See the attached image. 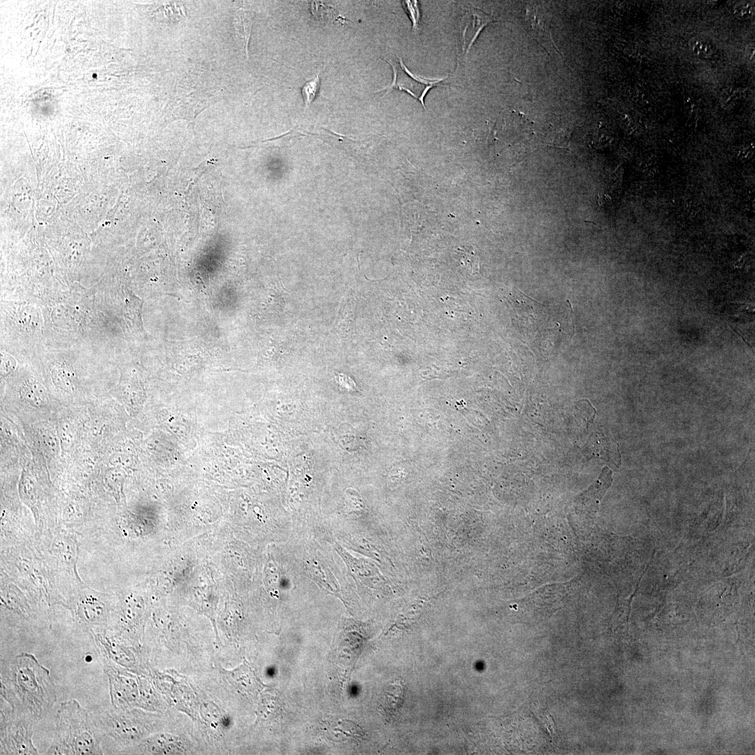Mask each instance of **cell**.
Returning <instances> with one entry per match:
<instances>
[{
    "label": "cell",
    "mask_w": 755,
    "mask_h": 755,
    "mask_svg": "<svg viewBox=\"0 0 755 755\" xmlns=\"http://www.w3.org/2000/svg\"><path fill=\"white\" fill-rule=\"evenodd\" d=\"M0 693L10 709L36 721L43 719L57 700L49 670L36 656L22 652L1 670Z\"/></svg>",
    "instance_id": "6da1fadb"
},
{
    "label": "cell",
    "mask_w": 755,
    "mask_h": 755,
    "mask_svg": "<svg viewBox=\"0 0 755 755\" xmlns=\"http://www.w3.org/2000/svg\"><path fill=\"white\" fill-rule=\"evenodd\" d=\"M50 755L103 754L100 733L90 714L76 699L62 702L57 710Z\"/></svg>",
    "instance_id": "7a4b0ae2"
},
{
    "label": "cell",
    "mask_w": 755,
    "mask_h": 755,
    "mask_svg": "<svg viewBox=\"0 0 755 755\" xmlns=\"http://www.w3.org/2000/svg\"><path fill=\"white\" fill-rule=\"evenodd\" d=\"M100 734L111 738L120 745L137 742L154 728L150 715L128 709L105 708L90 713Z\"/></svg>",
    "instance_id": "3957f363"
},
{
    "label": "cell",
    "mask_w": 755,
    "mask_h": 755,
    "mask_svg": "<svg viewBox=\"0 0 755 755\" xmlns=\"http://www.w3.org/2000/svg\"><path fill=\"white\" fill-rule=\"evenodd\" d=\"M64 606L70 610L77 625L89 633L108 628L114 611L107 594L90 589L67 598Z\"/></svg>",
    "instance_id": "277c9868"
},
{
    "label": "cell",
    "mask_w": 755,
    "mask_h": 755,
    "mask_svg": "<svg viewBox=\"0 0 755 755\" xmlns=\"http://www.w3.org/2000/svg\"><path fill=\"white\" fill-rule=\"evenodd\" d=\"M38 721L10 709H1L0 754H38L33 734Z\"/></svg>",
    "instance_id": "5b68a950"
},
{
    "label": "cell",
    "mask_w": 755,
    "mask_h": 755,
    "mask_svg": "<svg viewBox=\"0 0 755 755\" xmlns=\"http://www.w3.org/2000/svg\"><path fill=\"white\" fill-rule=\"evenodd\" d=\"M101 656L103 665L117 669L139 673L141 665L134 649L108 628L91 633Z\"/></svg>",
    "instance_id": "8992f818"
},
{
    "label": "cell",
    "mask_w": 755,
    "mask_h": 755,
    "mask_svg": "<svg viewBox=\"0 0 755 755\" xmlns=\"http://www.w3.org/2000/svg\"><path fill=\"white\" fill-rule=\"evenodd\" d=\"M103 672L108 680L113 707L123 710L137 707L139 698L138 677L109 665H103Z\"/></svg>",
    "instance_id": "52a82bcc"
},
{
    "label": "cell",
    "mask_w": 755,
    "mask_h": 755,
    "mask_svg": "<svg viewBox=\"0 0 755 755\" xmlns=\"http://www.w3.org/2000/svg\"><path fill=\"white\" fill-rule=\"evenodd\" d=\"M387 62L393 69L394 80L389 86L380 90L387 89V93L391 89L405 91L420 101L426 109L424 99L431 88L421 83L418 77L408 70L401 58L399 64L393 61Z\"/></svg>",
    "instance_id": "ba28073f"
},
{
    "label": "cell",
    "mask_w": 755,
    "mask_h": 755,
    "mask_svg": "<svg viewBox=\"0 0 755 755\" xmlns=\"http://www.w3.org/2000/svg\"><path fill=\"white\" fill-rule=\"evenodd\" d=\"M1 607L20 618L27 620L32 615L31 608L25 596L15 586L1 587Z\"/></svg>",
    "instance_id": "9c48e42d"
},
{
    "label": "cell",
    "mask_w": 755,
    "mask_h": 755,
    "mask_svg": "<svg viewBox=\"0 0 755 755\" xmlns=\"http://www.w3.org/2000/svg\"><path fill=\"white\" fill-rule=\"evenodd\" d=\"M226 678L239 691L256 694L260 691L264 684L256 675L254 670L246 663L229 672H226Z\"/></svg>",
    "instance_id": "30bf717a"
},
{
    "label": "cell",
    "mask_w": 755,
    "mask_h": 755,
    "mask_svg": "<svg viewBox=\"0 0 755 755\" xmlns=\"http://www.w3.org/2000/svg\"><path fill=\"white\" fill-rule=\"evenodd\" d=\"M178 740L168 734H154L145 738L138 745V753L145 754H164L175 752Z\"/></svg>",
    "instance_id": "8fae6325"
},
{
    "label": "cell",
    "mask_w": 755,
    "mask_h": 755,
    "mask_svg": "<svg viewBox=\"0 0 755 755\" xmlns=\"http://www.w3.org/2000/svg\"><path fill=\"white\" fill-rule=\"evenodd\" d=\"M139 698L137 707L149 711H159L161 707L159 698L147 679L138 677Z\"/></svg>",
    "instance_id": "7c38bea8"
},
{
    "label": "cell",
    "mask_w": 755,
    "mask_h": 755,
    "mask_svg": "<svg viewBox=\"0 0 755 755\" xmlns=\"http://www.w3.org/2000/svg\"><path fill=\"white\" fill-rule=\"evenodd\" d=\"M52 553L68 567L76 568V549L75 543L69 538L59 537L52 545Z\"/></svg>",
    "instance_id": "4fadbf2b"
},
{
    "label": "cell",
    "mask_w": 755,
    "mask_h": 755,
    "mask_svg": "<svg viewBox=\"0 0 755 755\" xmlns=\"http://www.w3.org/2000/svg\"><path fill=\"white\" fill-rule=\"evenodd\" d=\"M21 397L32 406L41 408L48 403V395L44 387L34 381L27 382L20 390Z\"/></svg>",
    "instance_id": "5bb4252c"
},
{
    "label": "cell",
    "mask_w": 755,
    "mask_h": 755,
    "mask_svg": "<svg viewBox=\"0 0 755 755\" xmlns=\"http://www.w3.org/2000/svg\"><path fill=\"white\" fill-rule=\"evenodd\" d=\"M73 373L66 366H56L52 371V378L54 384L59 389L67 392L74 390Z\"/></svg>",
    "instance_id": "9a60e30c"
},
{
    "label": "cell",
    "mask_w": 755,
    "mask_h": 755,
    "mask_svg": "<svg viewBox=\"0 0 755 755\" xmlns=\"http://www.w3.org/2000/svg\"><path fill=\"white\" fill-rule=\"evenodd\" d=\"M320 83V78L319 75H317L313 80L306 82L301 88V94L303 98L305 109L317 97L319 91Z\"/></svg>",
    "instance_id": "2e32d148"
},
{
    "label": "cell",
    "mask_w": 755,
    "mask_h": 755,
    "mask_svg": "<svg viewBox=\"0 0 755 755\" xmlns=\"http://www.w3.org/2000/svg\"><path fill=\"white\" fill-rule=\"evenodd\" d=\"M403 5L405 6V9H406L407 13H409L410 18L412 21L413 28L416 29L419 26V11L416 1H403Z\"/></svg>",
    "instance_id": "e0dca14e"
},
{
    "label": "cell",
    "mask_w": 755,
    "mask_h": 755,
    "mask_svg": "<svg viewBox=\"0 0 755 755\" xmlns=\"http://www.w3.org/2000/svg\"><path fill=\"white\" fill-rule=\"evenodd\" d=\"M691 47L695 52L702 56H708L710 54L711 49L709 43L706 41L700 39H695L691 41Z\"/></svg>",
    "instance_id": "ac0fdd59"
}]
</instances>
